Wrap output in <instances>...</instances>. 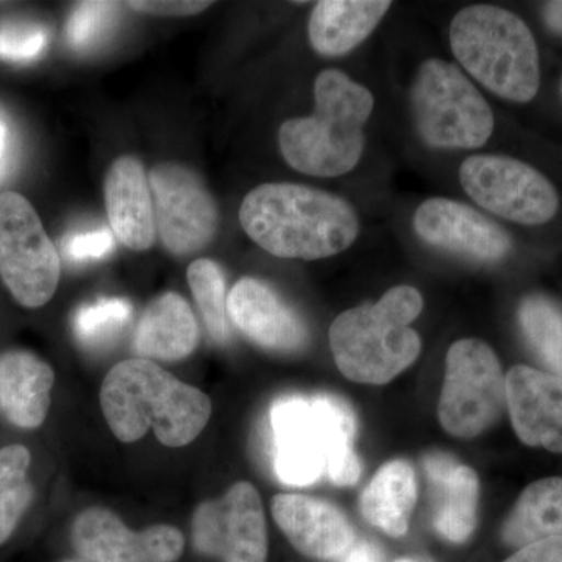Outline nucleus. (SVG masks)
Masks as SVG:
<instances>
[{"mask_svg":"<svg viewBox=\"0 0 562 562\" xmlns=\"http://www.w3.org/2000/svg\"><path fill=\"white\" fill-rule=\"evenodd\" d=\"M506 405L520 441L562 453L561 375L516 366L506 375Z\"/></svg>","mask_w":562,"mask_h":562,"instance_id":"16","label":"nucleus"},{"mask_svg":"<svg viewBox=\"0 0 562 562\" xmlns=\"http://www.w3.org/2000/svg\"><path fill=\"white\" fill-rule=\"evenodd\" d=\"M462 68L505 101L528 103L541 87L538 43L522 18L495 5L462 9L450 24Z\"/></svg>","mask_w":562,"mask_h":562,"instance_id":"5","label":"nucleus"},{"mask_svg":"<svg viewBox=\"0 0 562 562\" xmlns=\"http://www.w3.org/2000/svg\"><path fill=\"white\" fill-rule=\"evenodd\" d=\"M7 140H9V132H7L5 121L0 117V173L3 171V160L7 154Z\"/></svg>","mask_w":562,"mask_h":562,"instance_id":"36","label":"nucleus"},{"mask_svg":"<svg viewBox=\"0 0 562 562\" xmlns=\"http://www.w3.org/2000/svg\"><path fill=\"white\" fill-rule=\"evenodd\" d=\"M341 562H384V554L375 543L361 541L351 546L349 552L341 558Z\"/></svg>","mask_w":562,"mask_h":562,"instance_id":"34","label":"nucleus"},{"mask_svg":"<svg viewBox=\"0 0 562 562\" xmlns=\"http://www.w3.org/2000/svg\"><path fill=\"white\" fill-rule=\"evenodd\" d=\"M105 206L113 235L131 250L150 249L157 238L154 201L144 166L121 157L105 177Z\"/></svg>","mask_w":562,"mask_h":562,"instance_id":"18","label":"nucleus"},{"mask_svg":"<svg viewBox=\"0 0 562 562\" xmlns=\"http://www.w3.org/2000/svg\"><path fill=\"white\" fill-rule=\"evenodd\" d=\"M416 235L428 246L482 261H498L512 251V236L472 206L432 198L413 217Z\"/></svg>","mask_w":562,"mask_h":562,"instance_id":"14","label":"nucleus"},{"mask_svg":"<svg viewBox=\"0 0 562 562\" xmlns=\"http://www.w3.org/2000/svg\"><path fill=\"white\" fill-rule=\"evenodd\" d=\"M424 468L432 495L435 530L446 541H468L476 527L479 476L473 469L442 452L427 454Z\"/></svg>","mask_w":562,"mask_h":562,"instance_id":"19","label":"nucleus"},{"mask_svg":"<svg viewBox=\"0 0 562 562\" xmlns=\"http://www.w3.org/2000/svg\"><path fill=\"white\" fill-rule=\"evenodd\" d=\"M76 552L88 562H177L184 538L172 525H151L133 531L106 508H88L70 531Z\"/></svg>","mask_w":562,"mask_h":562,"instance_id":"13","label":"nucleus"},{"mask_svg":"<svg viewBox=\"0 0 562 562\" xmlns=\"http://www.w3.org/2000/svg\"><path fill=\"white\" fill-rule=\"evenodd\" d=\"M391 7L387 0H322L310 18V44L322 57H342L375 31Z\"/></svg>","mask_w":562,"mask_h":562,"instance_id":"22","label":"nucleus"},{"mask_svg":"<svg viewBox=\"0 0 562 562\" xmlns=\"http://www.w3.org/2000/svg\"><path fill=\"white\" fill-rule=\"evenodd\" d=\"M506 406V376L497 355L480 339H461L446 358L438 416L454 438L471 439L491 428Z\"/></svg>","mask_w":562,"mask_h":562,"instance_id":"7","label":"nucleus"},{"mask_svg":"<svg viewBox=\"0 0 562 562\" xmlns=\"http://www.w3.org/2000/svg\"><path fill=\"white\" fill-rule=\"evenodd\" d=\"M543 20L550 31L562 36V0H553L543 5Z\"/></svg>","mask_w":562,"mask_h":562,"instance_id":"35","label":"nucleus"},{"mask_svg":"<svg viewBox=\"0 0 562 562\" xmlns=\"http://www.w3.org/2000/svg\"><path fill=\"white\" fill-rule=\"evenodd\" d=\"M57 247L31 202L18 192L0 194V277L14 301L41 308L60 283Z\"/></svg>","mask_w":562,"mask_h":562,"instance_id":"8","label":"nucleus"},{"mask_svg":"<svg viewBox=\"0 0 562 562\" xmlns=\"http://www.w3.org/2000/svg\"><path fill=\"white\" fill-rule=\"evenodd\" d=\"M271 512L288 541L303 557L339 560L355 543V530L346 514L321 498L279 494L272 498Z\"/></svg>","mask_w":562,"mask_h":562,"instance_id":"15","label":"nucleus"},{"mask_svg":"<svg viewBox=\"0 0 562 562\" xmlns=\"http://www.w3.org/2000/svg\"><path fill=\"white\" fill-rule=\"evenodd\" d=\"M417 501V479L406 460H392L379 469L371 483L362 491V517L391 538H402L409 528V519Z\"/></svg>","mask_w":562,"mask_h":562,"instance_id":"23","label":"nucleus"},{"mask_svg":"<svg viewBox=\"0 0 562 562\" xmlns=\"http://www.w3.org/2000/svg\"><path fill=\"white\" fill-rule=\"evenodd\" d=\"M116 246L113 233L109 228L70 233L63 239V254L69 261H98L109 257Z\"/></svg>","mask_w":562,"mask_h":562,"instance_id":"31","label":"nucleus"},{"mask_svg":"<svg viewBox=\"0 0 562 562\" xmlns=\"http://www.w3.org/2000/svg\"><path fill=\"white\" fill-rule=\"evenodd\" d=\"M460 180L473 202L516 224H547L560 210V194L552 181L527 162L506 155L465 158Z\"/></svg>","mask_w":562,"mask_h":562,"instance_id":"9","label":"nucleus"},{"mask_svg":"<svg viewBox=\"0 0 562 562\" xmlns=\"http://www.w3.org/2000/svg\"><path fill=\"white\" fill-rule=\"evenodd\" d=\"M31 452L20 443L0 450V546L9 541L31 505Z\"/></svg>","mask_w":562,"mask_h":562,"instance_id":"25","label":"nucleus"},{"mask_svg":"<svg viewBox=\"0 0 562 562\" xmlns=\"http://www.w3.org/2000/svg\"><path fill=\"white\" fill-rule=\"evenodd\" d=\"M155 222L172 255L205 249L220 225V211L201 177L179 162H160L149 173Z\"/></svg>","mask_w":562,"mask_h":562,"instance_id":"10","label":"nucleus"},{"mask_svg":"<svg viewBox=\"0 0 562 562\" xmlns=\"http://www.w3.org/2000/svg\"><path fill=\"white\" fill-rule=\"evenodd\" d=\"M54 383L52 366L32 351L0 355V412L16 427L35 430L44 424Z\"/></svg>","mask_w":562,"mask_h":562,"instance_id":"20","label":"nucleus"},{"mask_svg":"<svg viewBox=\"0 0 562 562\" xmlns=\"http://www.w3.org/2000/svg\"><path fill=\"white\" fill-rule=\"evenodd\" d=\"M125 5L131 7L139 13L155 14V16H194L202 13L211 7V2H201V0H161V2H127Z\"/></svg>","mask_w":562,"mask_h":562,"instance_id":"32","label":"nucleus"},{"mask_svg":"<svg viewBox=\"0 0 562 562\" xmlns=\"http://www.w3.org/2000/svg\"><path fill=\"white\" fill-rule=\"evenodd\" d=\"M199 342V325L190 303L177 292L158 295L136 325L133 349L149 361L184 360Z\"/></svg>","mask_w":562,"mask_h":562,"instance_id":"21","label":"nucleus"},{"mask_svg":"<svg viewBox=\"0 0 562 562\" xmlns=\"http://www.w3.org/2000/svg\"><path fill=\"white\" fill-rule=\"evenodd\" d=\"M561 92H562V83H561Z\"/></svg>","mask_w":562,"mask_h":562,"instance_id":"39","label":"nucleus"},{"mask_svg":"<svg viewBox=\"0 0 562 562\" xmlns=\"http://www.w3.org/2000/svg\"><path fill=\"white\" fill-rule=\"evenodd\" d=\"M505 562H562V536L525 546Z\"/></svg>","mask_w":562,"mask_h":562,"instance_id":"33","label":"nucleus"},{"mask_svg":"<svg viewBox=\"0 0 562 562\" xmlns=\"http://www.w3.org/2000/svg\"><path fill=\"white\" fill-rule=\"evenodd\" d=\"M65 562H88V561H65Z\"/></svg>","mask_w":562,"mask_h":562,"instance_id":"38","label":"nucleus"},{"mask_svg":"<svg viewBox=\"0 0 562 562\" xmlns=\"http://www.w3.org/2000/svg\"><path fill=\"white\" fill-rule=\"evenodd\" d=\"M227 314L238 330L262 349L291 353L308 341L301 317L265 281L239 280L227 295Z\"/></svg>","mask_w":562,"mask_h":562,"instance_id":"17","label":"nucleus"},{"mask_svg":"<svg viewBox=\"0 0 562 562\" xmlns=\"http://www.w3.org/2000/svg\"><path fill=\"white\" fill-rule=\"evenodd\" d=\"M525 338L543 364L562 376V313L542 295H530L519 308Z\"/></svg>","mask_w":562,"mask_h":562,"instance_id":"26","label":"nucleus"},{"mask_svg":"<svg viewBox=\"0 0 562 562\" xmlns=\"http://www.w3.org/2000/svg\"><path fill=\"white\" fill-rule=\"evenodd\" d=\"M192 543L203 557L220 562H268V528L254 484H232L224 497L199 505Z\"/></svg>","mask_w":562,"mask_h":562,"instance_id":"11","label":"nucleus"},{"mask_svg":"<svg viewBox=\"0 0 562 562\" xmlns=\"http://www.w3.org/2000/svg\"><path fill=\"white\" fill-rule=\"evenodd\" d=\"M372 92L339 69H325L314 83V113L283 122L279 146L284 161L306 176L341 177L357 168L364 151V125Z\"/></svg>","mask_w":562,"mask_h":562,"instance_id":"3","label":"nucleus"},{"mask_svg":"<svg viewBox=\"0 0 562 562\" xmlns=\"http://www.w3.org/2000/svg\"><path fill=\"white\" fill-rule=\"evenodd\" d=\"M239 222L251 241L279 258L321 260L349 249L360 217L339 195L295 183H265L244 198Z\"/></svg>","mask_w":562,"mask_h":562,"instance_id":"1","label":"nucleus"},{"mask_svg":"<svg viewBox=\"0 0 562 562\" xmlns=\"http://www.w3.org/2000/svg\"><path fill=\"white\" fill-rule=\"evenodd\" d=\"M131 317L132 305L125 299H99L98 302L80 306L74 314V333L87 346H101L111 341Z\"/></svg>","mask_w":562,"mask_h":562,"instance_id":"28","label":"nucleus"},{"mask_svg":"<svg viewBox=\"0 0 562 562\" xmlns=\"http://www.w3.org/2000/svg\"><path fill=\"white\" fill-rule=\"evenodd\" d=\"M424 310L416 288L402 284L376 303L339 314L330 327V349L346 379L384 384L419 358L420 336L412 324Z\"/></svg>","mask_w":562,"mask_h":562,"instance_id":"4","label":"nucleus"},{"mask_svg":"<svg viewBox=\"0 0 562 562\" xmlns=\"http://www.w3.org/2000/svg\"><path fill=\"white\" fill-rule=\"evenodd\" d=\"M414 124L432 149H476L490 140V103L462 70L441 58L422 63L412 88Z\"/></svg>","mask_w":562,"mask_h":562,"instance_id":"6","label":"nucleus"},{"mask_svg":"<svg viewBox=\"0 0 562 562\" xmlns=\"http://www.w3.org/2000/svg\"><path fill=\"white\" fill-rule=\"evenodd\" d=\"M117 3L81 2L70 13L66 38L76 50H87L110 31L116 16Z\"/></svg>","mask_w":562,"mask_h":562,"instance_id":"29","label":"nucleus"},{"mask_svg":"<svg viewBox=\"0 0 562 562\" xmlns=\"http://www.w3.org/2000/svg\"><path fill=\"white\" fill-rule=\"evenodd\" d=\"M49 33L46 29L25 22L0 24V60L29 63L46 50Z\"/></svg>","mask_w":562,"mask_h":562,"instance_id":"30","label":"nucleus"},{"mask_svg":"<svg viewBox=\"0 0 562 562\" xmlns=\"http://www.w3.org/2000/svg\"><path fill=\"white\" fill-rule=\"evenodd\" d=\"M101 406L121 442L139 441L154 428L166 447H184L198 439L213 412L205 392L143 358L110 369L101 387Z\"/></svg>","mask_w":562,"mask_h":562,"instance_id":"2","label":"nucleus"},{"mask_svg":"<svg viewBox=\"0 0 562 562\" xmlns=\"http://www.w3.org/2000/svg\"><path fill=\"white\" fill-rule=\"evenodd\" d=\"M395 562H425V561L413 560V558H403V560H398V561H395Z\"/></svg>","mask_w":562,"mask_h":562,"instance_id":"37","label":"nucleus"},{"mask_svg":"<svg viewBox=\"0 0 562 562\" xmlns=\"http://www.w3.org/2000/svg\"><path fill=\"white\" fill-rule=\"evenodd\" d=\"M330 394L290 395L273 403V468L283 484L310 486L327 472L330 452Z\"/></svg>","mask_w":562,"mask_h":562,"instance_id":"12","label":"nucleus"},{"mask_svg":"<svg viewBox=\"0 0 562 562\" xmlns=\"http://www.w3.org/2000/svg\"><path fill=\"white\" fill-rule=\"evenodd\" d=\"M187 277L211 338L220 344L227 342L231 338V327L227 322V292H225L227 283L220 265L201 258L191 262Z\"/></svg>","mask_w":562,"mask_h":562,"instance_id":"27","label":"nucleus"},{"mask_svg":"<svg viewBox=\"0 0 562 562\" xmlns=\"http://www.w3.org/2000/svg\"><path fill=\"white\" fill-rule=\"evenodd\" d=\"M503 541L530 546L562 536V479H543L525 487L503 525Z\"/></svg>","mask_w":562,"mask_h":562,"instance_id":"24","label":"nucleus"}]
</instances>
